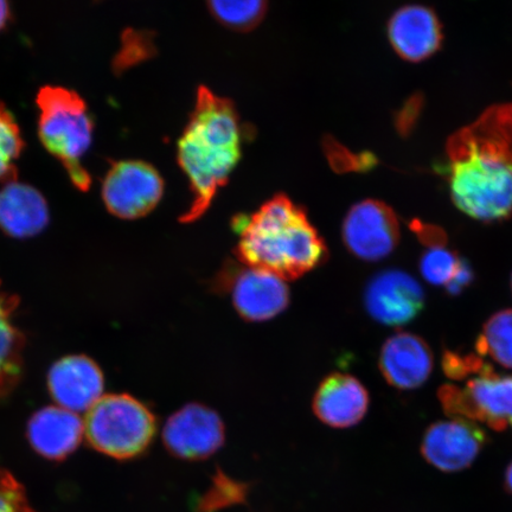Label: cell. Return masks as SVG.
Wrapping results in <instances>:
<instances>
[{
	"instance_id": "obj_16",
	"label": "cell",
	"mask_w": 512,
	"mask_h": 512,
	"mask_svg": "<svg viewBox=\"0 0 512 512\" xmlns=\"http://www.w3.org/2000/svg\"><path fill=\"white\" fill-rule=\"evenodd\" d=\"M389 41L402 59H428L443 41L441 24L434 11L422 5H407L395 12L388 25Z\"/></svg>"
},
{
	"instance_id": "obj_1",
	"label": "cell",
	"mask_w": 512,
	"mask_h": 512,
	"mask_svg": "<svg viewBox=\"0 0 512 512\" xmlns=\"http://www.w3.org/2000/svg\"><path fill=\"white\" fill-rule=\"evenodd\" d=\"M452 200L484 222L512 210V104L495 105L448 139Z\"/></svg>"
},
{
	"instance_id": "obj_28",
	"label": "cell",
	"mask_w": 512,
	"mask_h": 512,
	"mask_svg": "<svg viewBox=\"0 0 512 512\" xmlns=\"http://www.w3.org/2000/svg\"><path fill=\"white\" fill-rule=\"evenodd\" d=\"M9 17L10 10L8 3L2 2V0H0V30L4 28V25L6 22H8Z\"/></svg>"
},
{
	"instance_id": "obj_20",
	"label": "cell",
	"mask_w": 512,
	"mask_h": 512,
	"mask_svg": "<svg viewBox=\"0 0 512 512\" xmlns=\"http://www.w3.org/2000/svg\"><path fill=\"white\" fill-rule=\"evenodd\" d=\"M476 348L479 355L489 356L502 367L512 369V310H503L485 323Z\"/></svg>"
},
{
	"instance_id": "obj_5",
	"label": "cell",
	"mask_w": 512,
	"mask_h": 512,
	"mask_svg": "<svg viewBox=\"0 0 512 512\" xmlns=\"http://www.w3.org/2000/svg\"><path fill=\"white\" fill-rule=\"evenodd\" d=\"M83 425L96 451L119 460L143 454L157 433L155 414L127 394L102 396L86 413Z\"/></svg>"
},
{
	"instance_id": "obj_24",
	"label": "cell",
	"mask_w": 512,
	"mask_h": 512,
	"mask_svg": "<svg viewBox=\"0 0 512 512\" xmlns=\"http://www.w3.org/2000/svg\"><path fill=\"white\" fill-rule=\"evenodd\" d=\"M460 261L462 259L444 246L430 247L422 255L420 272L427 283L446 287L456 275Z\"/></svg>"
},
{
	"instance_id": "obj_23",
	"label": "cell",
	"mask_w": 512,
	"mask_h": 512,
	"mask_svg": "<svg viewBox=\"0 0 512 512\" xmlns=\"http://www.w3.org/2000/svg\"><path fill=\"white\" fill-rule=\"evenodd\" d=\"M22 150L21 131L11 113L0 104V183L15 181V163Z\"/></svg>"
},
{
	"instance_id": "obj_9",
	"label": "cell",
	"mask_w": 512,
	"mask_h": 512,
	"mask_svg": "<svg viewBox=\"0 0 512 512\" xmlns=\"http://www.w3.org/2000/svg\"><path fill=\"white\" fill-rule=\"evenodd\" d=\"M163 441L171 456L198 462L221 450L226 427L214 409L202 403H188L166 421Z\"/></svg>"
},
{
	"instance_id": "obj_4",
	"label": "cell",
	"mask_w": 512,
	"mask_h": 512,
	"mask_svg": "<svg viewBox=\"0 0 512 512\" xmlns=\"http://www.w3.org/2000/svg\"><path fill=\"white\" fill-rule=\"evenodd\" d=\"M38 134L51 155L68 171L76 188L88 190L91 177L82 166L93 138V121L86 102L62 87H44L37 95Z\"/></svg>"
},
{
	"instance_id": "obj_2",
	"label": "cell",
	"mask_w": 512,
	"mask_h": 512,
	"mask_svg": "<svg viewBox=\"0 0 512 512\" xmlns=\"http://www.w3.org/2000/svg\"><path fill=\"white\" fill-rule=\"evenodd\" d=\"M243 134L232 102L206 87L198 89L195 110L177 147L178 163L192 191L182 222L200 219L217 190L228 182L241 157Z\"/></svg>"
},
{
	"instance_id": "obj_10",
	"label": "cell",
	"mask_w": 512,
	"mask_h": 512,
	"mask_svg": "<svg viewBox=\"0 0 512 512\" xmlns=\"http://www.w3.org/2000/svg\"><path fill=\"white\" fill-rule=\"evenodd\" d=\"M342 233L349 252L370 262L387 258L400 240L398 217L386 204L375 200L355 204L345 216Z\"/></svg>"
},
{
	"instance_id": "obj_6",
	"label": "cell",
	"mask_w": 512,
	"mask_h": 512,
	"mask_svg": "<svg viewBox=\"0 0 512 512\" xmlns=\"http://www.w3.org/2000/svg\"><path fill=\"white\" fill-rule=\"evenodd\" d=\"M438 396L451 418L482 422L499 432L512 427V376L495 373L490 364L464 388L445 384Z\"/></svg>"
},
{
	"instance_id": "obj_17",
	"label": "cell",
	"mask_w": 512,
	"mask_h": 512,
	"mask_svg": "<svg viewBox=\"0 0 512 512\" xmlns=\"http://www.w3.org/2000/svg\"><path fill=\"white\" fill-rule=\"evenodd\" d=\"M83 437L85 425L79 414L59 406L42 408L29 421L31 447L49 460L66 459L80 446Z\"/></svg>"
},
{
	"instance_id": "obj_22",
	"label": "cell",
	"mask_w": 512,
	"mask_h": 512,
	"mask_svg": "<svg viewBox=\"0 0 512 512\" xmlns=\"http://www.w3.org/2000/svg\"><path fill=\"white\" fill-rule=\"evenodd\" d=\"M266 6V3L260 0H248V2L215 0L209 3L211 14L226 27L235 30L253 29L264 18Z\"/></svg>"
},
{
	"instance_id": "obj_19",
	"label": "cell",
	"mask_w": 512,
	"mask_h": 512,
	"mask_svg": "<svg viewBox=\"0 0 512 512\" xmlns=\"http://www.w3.org/2000/svg\"><path fill=\"white\" fill-rule=\"evenodd\" d=\"M18 298L0 292V399L17 386L23 371L24 338L12 323Z\"/></svg>"
},
{
	"instance_id": "obj_26",
	"label": "cell",
	"mask_w": 512,
	"mask_h": 512,
	"mask_svg": "<svg viewBox=\"0 0 512 512\" xmlns=\"http://www.w3.org/2000/svg\"><path fill=\"white\" fill-rule=\"evenodd\" d=\"M488 366L482 358L475 355H460L457 352L447 350L443 356V369L447 377L452 380L462 381L482 373Z\"/></svg>"
},
{
	"instance_id": "obj_7",
	"label": "cell",
	"mask_w": 512,
	"mask_h": 512,
	"mask_svg": "<svg viewBox=\"0 0 512 512\" xmlns=\"http://www.w3.org/2000/svg\"><path fill=\"white\" fill-rule=\"evenodd\" d=\"M215 287L217 292L230 293L236 312L249 323L267 322L290 305L286 281L260 268L224 267Z\"/></svg>"
},
{
	"instance_id": "obj_15",
	"label": "cell",
	"mask_w": 512,
	"mask_h": 512,
	"mask_svg": "<svg viewBox=\"0 0 512 512\" xmlns=\"http://www.w3.org/2000/svg\"><path fill=\"white\" fill-rule=\"evenodd\" d=\"M369 393L355 376L334 373L320 382L313 396V413L324 425L334 428L354 427L369 409Z\"/></svg>"
},
{
	"instance_id": "obj_27",
	"label": "cell",
	"mask_w": 512,
	"mask_h": 512,
	"mask_svg": "<svg viewBox=\"0 0 512 512\" xmlns=\"http://www.w3.org/2000/svg\"><path fill=\"white\" fill-rule=\"evenodd\" d=\"M472 280L473 272L471 267L464 259H462L456 275H454L451 283L446 286L447 293L451 294V296H457V294H460L465 290V287L472 283Z\"/></svg>"
},
{
	"instance_id": "obj_29",
	"label": "cell",
	"mask_w": 512,
	"mask_h": 512,
	"mask_svg": "<svg viewBox=\"0 0 512 512\" xmlns=\"http://www.w3.org/2000/svg\"><path fill=\"white\" fill-rule=\"evenodd\" d=\"M505 486H507V489L512 494V463L508 467L507 472H505Z\"/></svg>"
},
{
	"instance_id": "obj_11",
	"label": "cell",
	"mask_w": 512,
	"mask_h": 512,
	"mask_svg": "<svg viewBox=\"0 0 512 512\" xmlns=\"http://www.w3.org/2000/svg\"><path fill=\"white\" fill-rule=\"evenodd\" d=\"M364 305L376 322L402 326L413 322L424 310L425 293L411 274L387 270L370 280Z\"/></svg>"
},
{
	"instance_id": "obj_18",
	"label": "cell",
	"mask_w": 512,
	"mask_h": 512,
	"mask_svg": "<svg viewBox=\"0 0 512 512\" xmlns=\"http://www.w3.org/2000/svg\"><path fill=\"white\" fill-rule=\"evenodd\" d=\"M46 198L30 185L10 181L0 189V229L16 239L32 238L47 227Z\"/></svg>"
},
{
	"instance_id": "obj_13",
	"label": "cell",
	"mask_w": 512,
	"mask_h": 512,
	"mask_svg": "<svg viewBox=\"0 0 512 512\" xmlns=\"http://www.w3.org/2000/svg\"><path fill=\"white\" fill-rule=\"evenodd\" d=\"M48 388L56 406L80 414L87 413L104 396L105 380L92 358L72 355L50 368Z\"/></svg>"
},
{
	"instance_id": "obj_25",
	"label": "cell",
	"mask_w": 512,
	"mask_h": 512,
	"mask_svg": "<svg viewBox=\"0 0 512 512\" xmlns=\"http://www.w3.org/2000/svg\"><path fill=\"white\" fill-rule=\"evenodd\" d=\"M0 512H36L31 508L23 485L0 467Z\"/></svg>"
},
{
	"instance_id": "obj_12",
	"label": "cell",
	"mask_w": 512,
	"mask_h": 512,
	"mask_svg": "<svg viewBox=\"0 0 512 512\" xmlns=\"http://www.w3.org/2000/svg\"><path fill=\"white\" fill-rule=\"evenodd\" d=\"M488 435L464 419L438 421L428 427L421 441V454L443 472H458L469 467L486 444Z\"/></svg>"
},
{
	"instance_id": "obj_30",
	"label": "cell",
	"mask_w": 512,
	"mask_h": 512,
	"mask_svg": "<svg viewBox=\"0 0 512 512\" xmlns=\"http://www.w3.org/2000/svg\"><path fill=\"white\" fill-rule=\"evenodd\" d=\"M511 288H512V278H511Z\"/></svg>"
},
{
	"instance_id": "obj_8",
	"label": "cell",
	"mask_w": 512,
	"mask_h": 512,
	"mask_svg": "<svg viewBox=\"0 0 512 512\" xmlns=\"http://www.w3.org/2000/svg\"><path fill=\"white\" fill-rule=\"evenodd\" d=\"M164 192L163 178L152 165L139 160L113 164L102 184L108 211L119 219H140L158 206Z\"/></svg>"
},
{
	"instance_id": "obj_3",
	"label": "cell",
	"mask_w": 512,
	"mask_h": 512,
	"mask_svg": "<svg viewBox=\"0 0 512 512\" xmlns=\"http://www.w3.org/2000/svg\"><path fill=\"white\" fill-rule=\"evenodd\" d=\"M243 265L294 280L322 266L328 258L324 240L305 210L285 195L266 202L256 213L235 220Z\"/></svg>"
},
{
	"instance_id": "obj_14",
	"label": "cell",
	"mask_w": 512,
	"mask_h": 512,
	"mask_svg": "<svg viewBox=\"0 0 512 512\" xmlns=\"http://www.w3.org/2000/svg\"><path fill=\"white\" fill-rule=\"evenodd\" d=\"M433 361V352L425 339L409 332H399L383 344L379 367L390 386L412 390L428 380Z\"/></svg>"
},
{
	"instance_id": "obj_21",
	"label": "cell",
	"mask_w": 512,
	"mask_h": 512,
	"mask_svg": "<svg viewBox=\"0 0 512 512\" xmlns=\"http://www.w3.org/2000/svg\"><path fill=\"white\" fill-rule=\"evenodd\" d=\"M248 494V484L230 478L219 469L209 488L195 499L192 508L195 512H219L246 503Z\"/></svg>"
}]
</instances>
